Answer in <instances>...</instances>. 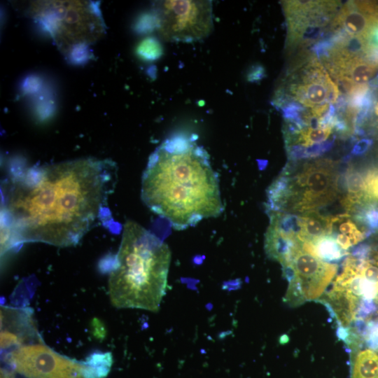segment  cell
Instances as JSON below:
<instances>
[{"label":"cell","mask_w":378,"mask_h":378,"mask_svg":"<svg viewBox=\"0 0 378 378\" xmlns=\"http://www.w3.org/2000/svg\"><path fill=\"white\" fill-rule=\"evenodd\" d=\"M117 180L113 161L93 158L13 172L1 188V253L24 242L76 245L113 220L108 202Z\"/></svg>","instance_id":"cell-1"},{"label":"cell","mask_w":378,"mask_h":378,"mask_svg":"<svg viewBox=\"0 0 378 378\" xmlns=\"http://www.w3.org/2000/svg\"><path fill=\"white\" fill-rule=\"evenodd\" d=\"M141 200L177 230L223 211L217 173L206 150L183 135L166 139L150 155L141 178Z\"/></svg>","instance_id":"cell-2"},{"label":"cell","mask_w":378,"mask_h":378,"mask_svg":"<svg viewBox=\"0 0 378 378\" xmlns=\"http://www.w3.org/2000/svg\"><path fill=\"white\" fill-rule=\"evenodd\" d=\"M170 261L167 244L137 223L127 221L109 267L112 304L158 312L166 293Z\"/></svg>","instance_id":"cell-3"},{"label":"cell","mask_w":378,"mask_h":378,"mask_svg":"<svg viewBox=\"0 0 378 378\" xmlns=\"http://www.w3.org/2000/svg\"><path fill=\"white\" fill-rule=\"evenodd\" d=\"M27 13L50 34L59 50L75 62L87 58L88 46L105 31L98 4L92 1H32Z\"/></svg>","instance_id":"cell-4"},{"label":"cell","mask_w":378,"mask_h":378,"mask_svg":"<svg viewBox=\"0 0 378 378\" xmlns=\"http://www.w3.org/2000/svg\"><path fill=\"white\" fill-rule=\"evenodd\" d=\"M154 13L160 35L169 41H199L213 29L211 1H160L156 4Z\"/></svg>","instance_id":"cell-5"},{"label":"cell","mask_w":378,"mask_h":378,"mask_svg":"<svg viewBox=\"0 0 378 378\" xmlns=\"http://www.w3.org/2000/svg\"><path fill=\"white\" fill-rule=\"evenodd\" d=\"M8 370L26 378H84L85 365L41 344L20 346L6 353Z\"/></svg>","instance_id":"cell-6"},{"label":"cell","mask_w":378,"mask_h":378,"mask_svg":"<svg viewBox=\"0 0 378 378\" xmlns=\"http://www.w3.org/2000/svg\"><path fill=\"white\" fill-rule=\"evenodd\" d=\"M285 95L300 104L315 108L336 102L340 92L335 83L316 57L310 56L287 75Z\"/></svg>","instance_id":"cell-7"},{"label":"cell","mask_w":378,"mask_h":378,"mask_svg":"<svg viewBox=\"0 0 378 378\" xmlns=\"http://www.w3.org/2000/svg\"><path fill=\"white\" fill-rule=\"evenodd\" d=\"M289 262L293 269L294 277L288 282L285 298L291 305L321 296L337 270L336 265L321 260L304 250L302 246L295 251Z\"/></svg>","instance_id":"cell-8"},{"label":"cell","mask_w":378,"mask_h":378,"mask_svg":"<svg viewBox=\"0 0 378 378\" xmlns=\"http://www.w3.org/2000/svg\"><path fill=\"white\" fill-rule=\"evenodd\" d=\"M293 181L294 208L300 211L314 209L332 201L337 195V176L332 162L315 161L304 166Z\"/></svg>","instance_id":"cell-9"},{"label":"cell","mask_w":378,"mask_h":378,"mask_svg":"<svg viewBox=\"0 0 378 378\" xmlns=\"http://www.w3.org/2000/svg\"><path fill=\"white\" fill-rule=\"evenodd\" d=\"M36 334L31 313L3 307L1 309V349H13Z\"/></svg>","instance_id":"cell-10"},{"label":"cell","mask_w":378,"mask_h":378,"mask_svg":"<svg viewBox=\"0 0 378 378\" xmlns=\"http://www.w3.org/2000/svg\"><path fill=\"white\" fill-rule=\"evenodd\" d=\"M378 18L358 10L354 1H348L334 17L332 27L340 29L339 34L347 37L364 38Z\"/></svg>","instance_id":"cell-11"},{"label":"cell","mask_w":378,"mask_h":378,"mask_svg":"<svg viewBox=\"0 0 378 378\" xmlns=\"http://www.w3.org/2000/svg\"><path fill=\"white\" fill-rule=\"evenodd\" d=\"M301 246L298 238L286 235L268 227L265 239V249L267 256L279 262L282 265L288 264Z\"/></svg>","instance_id":"cell-12"},{"label":"cell","mask_w":378,"mask_h":378,"mask_svg":"<svg viewBox=\"0 0 378 378\" xmlns=\"http://www.w3.org/2000/svg\"><path fill=\"white\" fill-rule=\"evenodd\" d=\"M301 246L304 250L326 262L339 261L347 254L332 234L323 236L312 241L301 243Z\"/></svg>","instance_id":"cell-13"},{"label":"cell","mask_w":378,"mask_h":378,"mask_svg":"<svg viewBox=\"0 0 378 378\" xmlns=\"http://www.w3.org/2000/svg\"><path fill=\"white\" fill-rule=\"evenodd\" d=\"M352 378H378V354L375 351L367 349L357 354Z\"/></svg>","instance_id":"cell-14"},{"label":"cell","mask_w":378,"mask_h":378,"mask_svg":"<svg viewBox=\"0 0 378 378\" xmlns=\"http://www.w3.org/2000/svg\"><path fill=\"white\" fill-rule=\"evenodd\" d=\"M84 363V378H104L110 371L112 356L109 352H94Z\"/></svg>","instance_id":"cell-15"},{"label":"cell","mask_w":378,"mask_h":378,"mask_svg":"<svg viewBox=\"0 0 378 378\" xmlns=\"http://www.w3.org/2000/svg\"><path fill=\"white\" fill-rule=\"evenodd\" d=\"M332 130L331 127H304L298 134V137L289 144H290L293 141L298 144L295 146L302 148V158H304V150L313 146L324 143L329 138ZM289 144H286V146Z\"/></svg>","instance_id":"cell-16"},{"label":"cell","mask_w":378,"mask_h":378,"mask_svg":"<svg viewBox=\"0 0 378 378\" xmlns=\"http://www.w3.org/2000/svg\"><path fill=\"white\" fill-rule=\"evenodd\" d=\"M136 53L143 59L155 60L162 55V46L157 38L148 37L139 44Z\"/></svg>","instance_id":"cell-17"},{"label":"cell","mask_w":378,"mask_h":378,"mask_svg":"<svg viewBox=\"0 0 378 378\" xmlns=\"http://www.w3.org/2000/svg\"><path fill=\"white\" fill-rule=\"evenodd\" d=\"M356 218L359 221L364 223L370 232L378 231V206L374 204L367 206Z\"/></svg>","instance_id":"cell-18"},{"label":"cell","mask_w":378,"mask_h":378,"mask_svg":"<svg viewBox=\"0 0 378 378\" xmlns=\"http://www.w3.org/2000/svg\"><path fill=\"white\" fill-rule=\"evenodd\" d=\"M338 227L341 234L346 235L350 239L352 246L357 244L364 239V234L350 220H346L342 222Z\"/></svg>","instance_id":"cell-19"},{"label":"cell","mask_w":378,"mask_h":378,"mask_svg":"<svg viewBox=\"0 0 378 378\" xmlns=\"http://www.w3.org/2000/svg\"><path fill=\"white\" fill-rule=\"evenodd\" d=\"M364 194L368 198L378 200V169H373L365 177Z\"/></svg>","instance_id":"cell-20"},{"label":"cell","mask_w":378,"mask_h":378,"mask_svg":"<svg viewBox=\"0 0 378 378\" xmlns=\"http://www.w3.org/2000/svg\"><path fill=\"white\" fill-rule=\"evenodd\" d=\"M364 337L370 349L378 351V318L370 320L365 326Z\"/></svg>","instance_id":"cell-21"},{"label":"cell","mask_w":378,"mask_h":378,"mask_svg":"<svg viewBox=\"0 0 378 378\" xmlns=\"http://www.w3.org/2000/svg\"><path fill=\"white\" fill-rule=\"evenodd\" d=\"M364 39L366 46L365 52L378 50V21L370 27Z\"/></svg>","instance_id":"cell-22"},{"label":"cell","mask_w":378,"mask_h":378,"mask_svg":"<svg viewBox=\"0 0 378 378\" xmlns=\"http://www.w3.org/2000/svg\"><path fill=\"white\" fill-rule=\"evenodd\" d=\"M372 144V139L367 138L361 139L354 146L351 153L354 155H362L368 150Z\"/></svg>","instance_id":"cell-23"},{"label":"cell","mask_w":378,"mask_h":378,"mask_svg":"<svg viewBox=\"0 0 378 378\" xmlns=\"http://www.w3.org/2000/svg\"><path fill=\"white\" fill-rule=\"evenodd\" d=\"M92 334L99 339L102 340L106 335V330L104 324L97 318H93L92 321Z\"/></svg>","instance_id":"cell-24"},{"label":"cell","mask_w":378,"mask_h":378,"mask_svg":"<svg viewBox=\"0 0 378 378\" xmlns=\"http://www.w3.org/2000/svg\"><path fill=\"white\" fill-rule=\"evenodd\" d=\"M335 239L340 246L344 251L348 250L352 246L350 239L344 234H338Z\"/></svg>","instance_id":"cell-25"},{"label":"cell","mask_w":378,"mask_h":378,"mask_svg":"<svg viewBox=\"0 0 378 378\" xmlns=\"http://www.w3.org/2000/svg\"><path fill=\"white\" fill-rule=\"evenodd\" d=\"M263 71L261 66H255L248 74V80L253 81L260 79L263 75Z\"/></svg>","instance_id":"cell-26"},{"label":"cell","mask_w":378,"mask_h":378,"mask_svg":"<svg viewBox=\"0 0 378 378\" xmlns=\"http://www.w3.org/2000/svg\"><path fill=\"white\" fill-rule=\"evenodd\" d=\"M369 86L372 88H378V74L374 78L372 79V80L370 82Z\"/></svg>","instance_id":"cell-27"},{"label":"cell","mask_w":378,"mask_h":378,"mask_svg":"<svg viewBox=\"0 0 378 378\" xmlns=\"http://www.w3.org/2000/svg\"><path fill=\"white\" fill-rule=\"evenodd\" d=\"M373 111L374 114L378 116V101L373 104Z\"/></svg>","instance_id":"cell-28"}]
</instances>
